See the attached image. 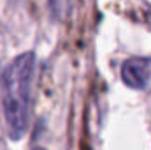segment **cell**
Masks as SVG:
<instances>
[{
	"instance_id": "cell-1",
	"label": "cell",
	"mask_w": 151,
	"mask_h": 150,
	"mask_svg": "<svg viewBox=\"0 0 151 150\" xmlns=\"http://www.w3.org/2000/svg\"><path fill=\"white\" fill-rule=\"evenodd\" d=\"M35 79V53L25 51L14 57L0 78L2 110L11 140H21L32 117V92Z\"/></svg>"
},
{
	"instance_id": "cell-3",
	"label": "cell",
	"mask_w": 151,
	"mask_h": 150,
	"mask_svg": "<svg viewBox=\"0 0 151 150\" xmlns=\"http://www.w3.org/2000/svg\"><path fill=\"white\" fill-rule=\"evenodd\" d=\"M32 150H46L44 147H35V149H32Z\"/></svg>"
},
{
	"instance_id": "cell-2",
	"label": "cell",
	"mask_w": 151,
	"mask_h": 150,
	"mask_svg": "<svg viewBox=\"0 0 151 150\" xmlns=\"http://www.w3.org/2000/svg\"><path fill=\"white\" fill-rule=\"evenodd\" d=\"M151 78V60L144 57H132L121 66V79L134 90H144Z\"/></svg>"
}]
</instances>
